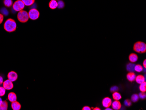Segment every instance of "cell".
Wrapping results in <instances>:
<instances>
[{
  "mask_svg": "<svg viewBox=\"0 0 146 110\" xmlns=\"http://www.w3.org/2000/svg\"><path fill=\"white\" fill-rule=\"evenodd\" d=\"M49 6L51 9H55L57 8L58 6V3L56 0H51L49 3Z\"/></svg>",
  "mask_w": 146,
  "mask_h": 110,
  "instance_id": "cell-12",
  "label": "cell"
},
{
  "mask_svg": "<svg viewBox=\"0 0 146 110\" xmlns=\"http://www.w3.org/2000/svg\"><path fill=\"white\" fill-rule=\"evenodd\" d=\"M94 110H100V109L99 108H94Z\"/></svg>",
  "mask_w": 146,
  "mask_h": 110,
  "instance_id": "cell-34",
  "label": "cell"
},
{
  "mask_svg": "<svg viewBox=\"0 0 146 110\" xmlns=\"http://www.w3.org/2000/svg\"><path fill=\"white\" fill-rule=\"evenodd\" d=\"M138 96H139V97L141 99H144L145 98H146V94L145 93V92L140 93L139 94Z\"/></svg>",
  "mask_w": 146,
  "mask_h": 110,
  "instance_id": "cell-27",
  "label": "cell"
},
{
  "mask_svg": "<svg viewBox=\"0 0 146 110\" xmlns=\"http://www.w3.org/2000/svg\"><path fill=\"white\" fill-rule=\"evenodd\" d=\"M8 78L12 82H15L18 79V74L16 72L12 71L8 74Z\"/></svg>",
  "mask_w": 146,
  "mask_h": 110,
  "instance_id": "cell-7",
  "label": "cell"
},
{
  "mask_svg": "<svg viewBox=\"0 0 146 110\" xmlns=\"http://www.w3.org/2000/svg\"><path fill=\"white\" fill-rule=\"evenodd\" d=\"M135 64H133V63H130L127 65L126 69L129 72H133L134 71V67Z\"/></svg>",
  "mask_w": 146,
  "mask_h": 110,
  "instance_id": "cell-17",
  "label": "cell"
},
{
  "mask_svg": "<svg viewBox=\"0 0 146 110\" xmlns=\"http://www.w3.org/2000/svg\"><path fill=\"white\" fill-rule=\"evenodd\" d=\"M11 107L13 110H20L22 108L21 104L17 101L12 102L11 104Z\"/></svg>",
  "mask_w": 146,
  "mask_h": 110,
  "instance_id": "cell-10",
  "label": "cell"
},
{
  "mask_svg": "<svg viewBox=\"0 0 146 110\" xmlns=\"http://www.w3.org/2000/svg\"><path fill=\"white\" fill-rule=\"evenodd\" d=\"M140 90L142 92H145L146 91V82H143L140 84L139 87Z\"/></svg>",
  "mask_w": 146,
  "mask_h": 110,
  "instance_id": "cell-22",
  "label": "cell"
},
{
  "mask_svg": "<svg viewBox=\"0 0 146 110\" xmlns=\"http://www.w3.org/2000/svg\"><path fill=\"white\" fill-rule=\"evenodd\" d=\"M2 102V99L0 97V104L1 103V102Z\"/></svg>",
  "mask_w": 146,
  "mask_h": 110,
  "instance_id": "cell-36",
  "label": "cell"
},
{
  "mask_svg": "<svg viewBox=\"0 0 146 110\" xmlns=\"http://www.w3.org/2000/svg\"></svg>",
  "mask_w": 146,
  "mask_h": 110,
  "instance_id": "cell-38",
  "label": "cell"
},
{
  "mask_svg": "<svg viewBox=\"0 0 146 110\" xmlns=\"http://www.w3.org/2000/svg\"><path fill=\"white\" fill-rule=\"evenodd\" d=\"M129 58L130 62L134 63V62H136L138 60V56L135 54L132 53L130 55Z\"/></svg>",
  "mask_w": 146,
  "mask_h": 110,
  "instance_id": "cell-14",
  "label": "cell"
},
{
  "mask_svg": "<svg viewBox=\"0 0 146 110\" xmlns=\"http://www.w3.org/2000/svg\"><path fill=\"white\" fill-rule=\"evenodd\" d=\"M113 99L115 100H119L122 98L121 94L117 91L114 92L113 94Z\"/></svg>",
  "mask_w": 146,
  "mask_h": 110,
  "instance_id": "cell-18",
  "label": "cell"
},
{
  "mask_svg": "<svg viewBox=\"0 0 146 110\" xmlns=\"http://www.w3.org/2000/svg\"><path fill=\"white\" fill-rule=\"evenodd\" d=\"M29 18L31 20H36L40 17V13L36 8H32L28 13Z\"/></svg>",
  "mask_w": 146,
  "mask_h": 110,
  "instance_id": "cell-5",
  "label": "cell"
},
{
  "mask_svg": "<svg viewBox=\"0 0 146 110\" xmlns=\"http://www.w3.org/2000/svg\"><path fill=\"white\" fill-rule=\"evenodd\" d=\"M112 108L115 110H119L121 108V104L119 101H118V100H115L112 103Z\"/></svg>",
  "mask_w": 146,
  "mask_h": 110,
  "instance_id": "cell-11",
  "label": "cell"
},
{
  "mask_svg": "<svg viewBox=\"0 0 146 110\" xmlns=\"http://www.w3.org/2000/svg\"><path fill=\"white\" fill-rule=\"evenodd\" d=\"M0 12L2 13V14L3 15H4L5 16H8V10L6 9V8H3L0 9Z\"/></svg>",
  "mask_w": 146,
  "mask_h": 110,
  "instance_id": "cell-26",
  "label": "cell"
},
{
  "mask_svg": "<svg viewBox=\"0 0 146 110\" xmlns=\"http://www.w3.org/2000/svg\"><path fill=\"white\" fill-rule=\"evenodd\" d=\"M135 80L136 82L139 84H141L143 82H145L144 76L142 75H138L136 76L135 78Z\"/></svg>",
  "mask_w": 146,
  "mask_h": 110,
  "instance_id": "cell-15",
  "label": "cell"
},
{
  "mask_svg": "<svg viewBox=\"0 0 146 110\" xmlns=\"http://www.w3.org/2000/svg\"><path fill=\"white\" fill-rule=\"evenodd\" d=\"M118 90V87L117 86H112L110 89L111 92H117Z\"/></svg>",
  "mask_w": 146,
  "mask_h": 110,
  "instance_id": "cell-28",
  "label": "cell"
},
{
  "mask_svg": "<svg viewBox=\"0 0 146 110\" xmlns=\"http://www.w3.org/2000/svg\"><path fill=\"white\" fill-rule=\"evenodd\" d=\"M17 18L18 20L22 23L27 22L29 18L28 12L24 10H22L18 12L17 15Z\"/></svg>",
  "mask_w": 146,
  "mask_h": 110,
  "instance_id": "cell-3",
  "label": "cell"
},
{
  "mask_svg": "<svg viewBox=\"0 0 146 110\" xmlns=\"http://www.w3.org/2000/svg\"><path fill=\"white\" fill-rule=\"evenodd\" d=\"M112 103V100L109 97H105L103 99L102 101V104L104 107L105 108H109L111 105Z\"/></svg>",
  "mask_w": 146,
  "mask_h": 110,
  "instance_id": "cell-8",
  "label": "cell"
},
{
  "mask_svg": "<svg viewBox=\"0 0 146 110\" xmlns=\"http://www.w3.org/2000/svg\"><path fill=\"white\" fill-rule=\"evenodd\" d=\"M83 110H91V108L88 106H85L82 109Z\"/></svg>",
  "mask_w": 146,
  "mask_h": 110,
  "instance_id": "cell-31",
  "label": "cell"
},
{
  "mask_svg": "<svg viewBox=\"0 0 146 110\" xmlns=\"http://www.w3.org/2000/svg\"><path fill=\"white\" fill-rule=\"evenodd\" d=\"M4 82V81H3V78L2 77V76H0V86L3 84V83Z\"/></svg>",
  "mask_w": 146,
  "mask_h": 110,
  "instance_id": "cell-32",
  "label": "cell"
},
{
  "mask_svg": "<svg viewBox=\"0 0 146 110\" xmlns=\"http://www.w3.org/2000/svg\"><path fill=\"white\" fill-rule=\"evenodd\" d=\"M4 4L6 7L10 8L13 5L12 0H4Z\"/></svg>",
  "mask_w": 146,
  "mask_h": 110,
  "instance_id": "cell-20",
  "label": "cell"
},
{
  "mask_svg": "<svg viewBox=\"0 0 146 110\" xmlns=\"http://www.w3.org/2000/svg\"><path fill=\"white\" fill-rule=\"evenodd\" d=\"M124 103L125 105L127 106V107L131 106V102L130 100H125Z\"/></svg>",
  "mask_w": 146,
  "mask_h": 110,
  "instance_id": "cell-29",
  "label": "cell"
},
{
  "mask_svg": "<svg viewBox=\"0 0 146 110\" xmlns=\"http://www.w3.org/2000/svg\"><path fill=\"white\" fill-rule=\"evenodd\" d=\"M143 67L140 64L135 65L134 67V71H136V72H140L143 71Z\"/></svg>",
  "mask_w": 146,
  "mask_h": 110,
  "instance_id": "cell-21",
  "label": "cell"
},
{
  "mask_svg": "<svg viewBox=\"0 0 146 110\" xmlns=\"http://www.w3.org/2000/svg\"><path fill=\"white\" fill-rule=\"evenodd\" d=\"M139 97L137 94H134L131 96V100L133 102H136L138 101Z\"/></svg>",
  "mask_w": 146,
  "mask_h": 110,
  "instance_id": "cell-24",
  "label": "cell"
},
{
  "mask_svg": "<svg viewBox=\"0 0 146 110\" xmlns=\"http://www.w3.org/2000/svg\"><path fill=\"white\" fill-rule=\"evenodd\" d=\"M25 5L27 6H31L33 4L35 0H22Z\"/></svg>",
  "mask_w": 146,
  "mask_h": 110,
  "instance_id": "cell-19",
  "label": "cell"
},
{
  "mask_svg": "<svg viewBox=\"0 0 146 110\" xmlns=\"http://www.w3.org/2000/svg\"><path fill=\"white\" fill-rule=\"evenodd\" d=\"M4 20V16L2 14H0V24H1Z\"/></svg>",
  "mask_w": 146,
  "mask_h": 110,
  "instance_id": "cell-30",
  "label": "cell"
},
{
  "mask_svg": "<svg viewBox=\"0 0 146 110\" xmlns=\"http://www.w3.org/2000/svg\"><path fill=\"white\" fill-rule=\"evenodd\" d=\"M4 28L7 32H13L16 30L17 24L13 19L8 18L4 22Z\"/></svg>",
  "mask_w": 146,
  "mask_h": 110,
  "instance_id": "cell-1",
  "label": "cell"
},
{
  "mask_svg": "<svg viewBox=\"0 0 146 110\" xmlns=\"http://www.w3.org/2000/svg\"><path fill=\"white\" fill-rule=\"evenodd\" d=\"M143 65L144 66V68L146 67V60H144L143 62Z\"/></svg>",
  "mask_w": 146,
  "mask_h": 110,
  "instance_id": "cell-33",
  "label": "cell"
},
{
  "mask_svg": "<svg viewBox=\"0 0 146 110\" xmlns=\"http://www.w3.org/2000/svg\"><path fill=\"white\" fill-rule=\"evenodd\" d=\"M133 50L136 52L139 53H144L146 52V44L144 42H137L134 44Z\"/></svg>",
  "mask_w": 146,
  "mask_h": 110,
  "instance_id": "cell-2",
  "label": "cell"
},
{
  "mask_svg": "<svg viewBox=\"0 0 146 110\" xmlns=\"http://www.w3.org/2000/svg\"><path fill=\"white\" fill-rule=\"evenodd\" d=\"M105 110H113V109H112V108H106V109H105Z\"/></svg>",
  "mask_w": 146,
  "mask_h": 110,
  "instance_id": "cell-35",
  "label": "cell"
},
{
  "mask_svg": "<svg viewBox=\"0 0 146 110\" xmlns=\"http://www.w3.org/2000/svg\"><path fill=\"white\" fill-rule=\"evenodd\" d=\"M3 86L6 90H11L14 87V85L11 81L7 79L4 81L3 83Z\"/></svg>",
  "mask_w": 146,
  "mask_h": 110,
  "instance_id": "cell-6",
  "label": "cell"
},
{
  "mask_svg": "<svg viewBox=\"0 0 146 110\" xmlns=\"http://www.w3.org/2000/svg\"><path fill=\"white\" fill-rule=\"evenodd\" d=\"M57 3H58L57 8L59 9H62V8H64V7L65 6V3L63 0H58V2H57Z\"/></svg>",
  "mask_w": 146,
  "mask_h": 110,
  "instance_id": "cell-23",
  "label": "cell"
},
{
  "mask_svg": "<svg viewBox=\"0 0 146 110\" xmlns=\"http://www.w3.org/2000/svg\"><path fill=\"white\" fill-rule=\"evenodd\" d=\"M143 70L144 71V72H146V68H144V69L143 68Z\"/></svg>",
  "mask_w": 146,
  "mask_h": 110,
  "instance_id": "cell-37",
  "label": "cell"
},
{
  "mask_svg": "<svg viewBox=\"0 0 146 110\" xmlns=\"http://www.w3.org/2000/svg\"><path fill=\"white\" fill-rule=\"evenodd\" d=\"M136 77V76L133 72H130L127 75V79L130 82H132L135 80Z\"/></svg>",
  "mask_w": 146,
  "mask_h": 110,
  "instance_id": "cell-13",
  "label": "cell"
},
{
  "mask_svg": "<svg viewBox=\"0 0 146 110\" xmlns=\"http://www.w3.org/2000/svg\"><path fill=\"white\" fill-rule=\"evenodd\" d=\"M8 109V102L6 100L2 101L0 104V110H7Z\"/></svg>",
  "mask_w": 146,
  "mask_h": 110,
  "instance_id": "cell-16",
  "label": "cell"
},
{
  "mask_svg": "<svg viewBox=\"0 0 146 110\" xmlns=\"http://www.w3.org/2000/svg\"><path fill=\"white\" fill-rule=\"evenodd\" d=\"M25 5L22 0H17L12 5L13 8L16 12H19L25 8Z\"/></svg>",
  "mask_w": 146,
  "mask_h": 110,
  "instance_id": "cell-4",
  "label": "cell"
},
{
  "mask_svg": "<svg viewBox=\"0 0 146 110\" xmlns=\"http://www.w3.org/2000/svg\"><path fill=\"white\" fill-rule=\"evenodd\" d=\"M6 93V90L3 86H0V97L4 96Z\"/></svg>",
  "mask_w": 146,
  "mask_h": 110,
  "instance_id": "cell-25",
  "label": "cell"
},
{
  "mask_svg": "<svg viewBox=\"0 0 146 110\" xmlns=\"http://www.w3.org/2000/svg\"><path fill=\"white\" fill-rule=\"evenodd\" d=\"M8 99L10 102H12L15 101L17 100V96L16 94L14 92H10L8 94Z\"/></svg>",
  "mask_w": 146,
  "mask_h": 110,
  "instance_id": "cell-9",
  "label": "cell"
}]
</instances>
